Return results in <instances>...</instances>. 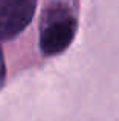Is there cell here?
I'll list each match as a JSON object with an SVG mask.
<instances>
[{
  "mask_svg": "<svg viewBox=\"0 0 119 121\" xmlns=\"http://www.w3.org/2000/svg\"><path fill=\"white\" fill-rule=\"evenodd\" d=\"M76 18L69 6L64 3H54L44 11L41 31H40V49L46 57L63 54L75 39Z\"/></svg>",
  "mask_w": 119,
  "mask_h": 121,
  "instance_id": "obj_1",
  "label": "cell"
},
{
  "mask_svg": "<svg viewBox=\"0 0 119 121\" xmlns=\"http://www.w3.org/2000/svg\"><path fill=\"white\" fill-rule=\"evenodd\" d=\"M37 0H0V41L11 40L32 22Z\"/></svg>",
  "mask_w": 119,
  "mask_h": 121,
  "instance_id": "obj_2",
  "label": "cell"
},
{
  "mask_svg": "<svg viewBox=\"0 0 119 121\" xmlns=\"http://www.w3.org/2000/svg\"><path fill=\"white\" fill-rule=\"evenodd\" d=\"M5 83H6V63H5L3 49L0 46V89L5 86Z\"/></svg>",
  "mask_w": 119,
  "mask_h": 121,
  "instance_id": "obj_3",
  "label": "cell"
}]
</instances>
